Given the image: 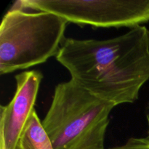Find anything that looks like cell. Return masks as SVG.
Returning a JSON list of instances; mask_svg holds the SVG:
<instances>
[{
    "mask_svg": "<svg viewBox=\"0 0 149 149\" xmlns=\"http://www.w3.org/2000/svg\"><path fill=\"white\" fill-rule=\"evenodd\" d=\"M23 9L45 11L79 26L130 29L149 21V0H19Z\"/></svg>",
    "mask_w": 149,
    "mask_h": 149,
    "instance_id": "cell-4",
    "label": "cell"
},
{
    "mask_svg": "<svg viewBox=\"0 0 149 149\" xmlns=\"http://www.w3.org/2000/svg\"><path fill=\"white\" fill-rule=\"evenodd\" d=\"M15 149H54L35 109L23 128Z\"/></svg>",
    "mask_w": 149,
    "mask_h": 149,
    "instance_id": "cell-6",
    "label": "cell"
},
{
    "mask_svg": "<svg viewBox=\"0 0 149 149\" xmlns=\"http://www.w3.org/2000/svg\"><path fill=\"white\" fill-rule=\"evenodd\" d=\"M42 73L26 71L15 76L14 97L0 107V149H15L23 128L34 110Z\"/></svg>",
    "mask_w": 149,
    "mask_h": 149,
    "instance_id": "cell-5",
    "label": "cell"
},
{
    "mask_svg": "<svg viewBox=\"0 0 149 149\" xmlns=\"http://www.w3.org/2000/svg\"><path fill=\"white\" fill-rule=\"evenodd\" d=\"M55 58L97 97L116 106L133 103L149 80V30L141 25L103 40L65 37Z\"/></svg>",
    "mask_w": 149,
    "mask_h": 149,
    "instance_id": "cell-1",
    "label": "cell"
},
{
    "mask_svg": "<svg viewBox=\"0 0 149 149\" xmlns=\"http://www.w3.org/2000/svg\"><path fill=\"white\" fill-rule=\"evenodd\" d=\"M115 106L70 79L55 87L42 123L54 149H105L109 115Z\"/></svg>",
    "mask_w": 149,
    "mask_h": 149,
    "instance_id": "cell-2",
    "label": "cell"
},
{
    "mask_svg": "<svg viewBox=\"0 0 149 149\" xmlns=\"http://www.w3.org/2000/svg\"><path fill=\"white\" fill-rule=\"evenodd\" d=\"M68 21L45 11L27 12L15 2L0 26V74H10L56 57Z\"/></svg>",
    "mask_w": 149,
    "mask_h": 149,
    "instance_id": "cell-3",
    "label": "cell"
},
{
    "mask_svg": "<svg viewBox=\"0 0 149 149\" xmlns=\"http://www.w3.org/2000/svg\"><path fill=\"white\" fill-rule=\"evenodd\" d=\"M109 149H149V136L145 138H131L123 145Z\"/></svg>",
    "mask_w": 149,
    "mask_h": 149,
    "instance_id": "cell-7",
    "label": "cell"
},
{
    "mask_svg": "<svg viewBox=\"0 0 149 149\" xmlns=\"http://www.w3.org/2000/svg\"><path fill=\"white\" fill-rule=\"evenodd\" d=\"M146 119H147V122H148V136H149V103H148V109H147Z\"/></svg>",
    "mask_w": 149,
    "mask_h": 149,
    "instance_id": "cell-8",
    "label": "cell"
}]
</instances>
